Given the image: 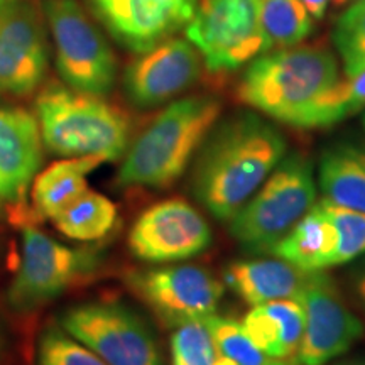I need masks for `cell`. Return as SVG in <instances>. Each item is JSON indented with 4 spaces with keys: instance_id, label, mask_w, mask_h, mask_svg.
<instances>
[{
    "instance_id": "6da1fadb",
    "label": "cell",
    "mask_w": 365,
    "mask_h": 365,
    "mask_svg": "<svg viewBox=\"0 0 365 365\" xmlns=\"http://www.w3.org/2000/svg\"><path fill=\"white\" fill-rule=\"evenodd\" d=\"M287 140L276 125L254 112L217 122L196 153L191 193L218 222L232 217L286 156Z\"/></svg>"
},
{
    "instance_id": "7a4b0ae2",
    "label": "cell",
    "mask_w": 365,
    "mask_h": 365,
    "mask_svg": "<svg viewBox=\"0 0 365 365\" xmlns=\"http://www.w3.org/2000/svg\"><path fill=\"white\" fill-rule=\"evenodd\" d=\"M220 113V100L210 95L171 102L129 145L115 185L120 188H170L188 170Z\"/></svg>"
},
{
    "instance_id": "3957f363",
    "label": "cell",
    "mask_w": 365,
    "mask_h": 365,
    "mask_svg": "<svg viewBox=\"0 0 365 365\" xmlns=\"http://www.w3.org/2000/svg\"><path fill=\"white\" fill-rule=\"evenodd\" d=\"M339 80V61L330 49L293 46L252 59L237 85V100L281 124L299 127Z\"/></svg>"
},
{
    "instance_id": "277c9868",
    "label": "cell",
    "mask_w": 365,
    "mask_h": 365,
    "mask_svg": "<svg viewBox=\"0 0 365 365\" xmlns=\"http://www.w3.org/2000/svg\"><path fill=\"white\" fill-rule=\"evenodd\" d=\"M36 117L46 149L56 156L117 161L130 145L129 113L100 95L49 85L36 98Z\"/></svg>"
},
{
    "instance_id": "5b68a950",
    "label": "cell",
    "mask_w": 365,
    "mask_h": 365,
    "mask_svg": "<svg viewBox=\"0 0 365 365\" xmlns=\"http://www.w3.org/2000/svg\"><path fill=\"white\" fill-rule=\"evenodd\" d=\"M312 159L286 154L261 188L228 222V232L245 252L266 254L317 203Z\"/></svg>"
},
{
    "instance_id": "8992f818",
    "label": "cell",
    "mask_w": 365,
    "mask_h": 365,
    "mask_svg": "<svg viewBox=\"0 0 365 365\" xmlns=\"http://www.w3.org/2000/svg\"><path fill=\"white\" fill-rule=\"evenodd\" d=\"M59 327L108 365H164L156 333L130 307L90 301L59 314Z\"/></svg>"
},
{
    "instance_id": "52a82bcc",
    "label": "cell",
    "mask_w": 365,
    "mask_h": 365,
    "mask_svg": "<svg viewBox=\"0 0 365 365\" xmlns=\"http://www.w3.org/2000/svg\"><path fill=\"white\" fill-rule=\"evenodd\" d=\"M44 12L61 80L83 93L107 95L117 80V59L103 34L76 0H48Z\"/></svg>"
},
{
    "instance_id": "ba28073f",
    "label": "cell",
    "mask_w": 365,
    "mask_h": 365,
    "mask_svg": "<svg viewBox=\"0 0 365 365\" xmlns=\"http://www.w3.org/2000/svg\"><path fill=\"white\" fill-rule=\"evenodd\" d=\"M21 262L9 286L7 299L14 309L31 312L63 294L100 264L91 249H73L26 225L22 228Z\"/></svg>"
},
{
    "instance_id": "9c48e42d",
    "label": "cell",
    "mask_w": 365,
    "mask_h": 365,
    "mask_svg": "<svg viewBox=\"0 0 365 365\" xmlns=\"http://www.w3.org/2000/svg\"><path fill=\"white\" fill-rule=\"evenodd\" d=\"M185 33L210 73L239 70L266 53L259 0H198Z\"/></svg>"
},
{
    "instance_id": "30bf717a",
    "label": "cell",
    "mask_w": 365,
    "mask_h": 365,
    "mask_svg": "<svg viewBox=\"0 0 365 365\" xmlns=\"http://www.w3.org/2000/svg\"><path fill=\"white\" fill-rule=\"evenodd\" d=\"M125 282L168 328L203 322L215 314L225 294V282L193 264L135 269L127 272Z\"/></svg>"
},
{
    "instance_id": "8fae6325",
    "label": "cell",
    "mask_w": 365,
    "mask_h": 365,
    "mask_svg": "<svg viewBox=\"0 0 365 365\" xmlns=\"http://www.w3.org/2000/svg\"><path fill=\"white\" fill-rule=\"evenodd\" d=\"M212 227L193 205L170 198L144 210L129 232V250L139 261L170 264L188 261L212 245Z\"/></svg>"
},
{
    "instance_id": "7c38bea8",
    "label": "cell",
    "mask_w": 365,
    "mask_h": 365,
    "mask_svg": "<svg viewBox=\"0 0 365 365\" xmlns=\"http://www.w3.org/2000/svg\"><path fill=\"white\" fill-rule=\"evenodd\" d=\"M304 331L296 352L298 365H327L362 339L365 327L325 271H317L304 293Z\"/></svg>"
},
{
    "instance_id": "4fadbf2b",
    "label": "cell",
    "mask_w": 365,
    "mask_h": 365,
    "mask_svg": "<svg viewBox=\"0 0 365 365\" xmlns=\"http://www.w3.org/2000/svg\"><path fill=\"white\" fill-rule=\"evenodd\" d=\"M48 39L31 0H0V93L27 97L48 71Z\"/></svg>"
},
{
    "instance_id": "5bb4252c",
    "label": "cell",
    "mask_w": 365,
    "mask_h": 365,
    "mask_svg": "<svg viewBox=\"0 0 365 365\" xmlns=\"http://www.w3.org/2000/svg\"><path fill=\"white\" fill-rule=\"evenodd\" d=\"M200 75L202 56L198 49L190 41L171 38L129 63L122 85L134 107L154 108L193 86Z\"/></svg>"
},
{
    "instance_id": "9a60e30c",
    "label": "cell",
    "mask_w": 365,
    "mask_h": 365,
    "mask_svg": "<svg viewBox=\"0 0 365 365\" xmlns=\"http://www.w3.org/2000/svg\"><path fill=\"white\" fill-rule=\"evenodd\" d=\"M90 4L117 43L140 54L188 26L198 0H90Z\"/></svg>"
},
{
    "instance_id": "2e32d148",
    "label": "cell",
    "mask_w": 365,
    "mask_h": 365,
    "mask_svg": "<svg viewBox=\"0 0 365 365\" xmlns=\"http://www.w3.org/2000/svg\"><path fill=\"white\" fill-rule=\"evenodd\" d=\"M38 117L22 108H0V202L24 203L43 163Z\"/></svg>"
},
{
    "instance_id": "e0dca14e",
    "label": "cell",
    "mask_w": 365,
    "mask_h": 365,
    "mask_svg": "<svg viewBox=\"0 0 365 365\" xmlns=\"http://www.w3.org/2000/svg\"><path fill=\"white\" fill-rule=\"evenodd\" d=\"M314 272L279 257L249 259L228 264L223 281L240 299L257 307L271 301L299 299Z\"/></svg>"
},
{
    "instance_id": "ac0fdd59",
    "label": "cell",
    "mask_w": 365,
    "mask_h": 365,
    "mask_svg": "<svg viewBox=\"0 0 365 365\" xmlns=\"http://www.w3.org/2000/svg\"><path fill=\"white\" fill-rule=\"evenodd\" d=\"M242 325L269 359L294 360L304 331V308L299 299L257 304L245 314Z\"/></svg>"
},
{
    "instance_id": "d6986e66",
    "label": "cell",
    "mask_w": 365,
    "mask_h": 365,
    "mask_svg": "<svg viewBox=\"0 0 365 365\" xmlns=\"http://www.w3.org/2000/svg\"><path fill=\"white\" fill-rule=\"evenodd\" d=\"M318 188L327 202L365 213V149L352 143L327 145L318 161Z\"/></svg>"
},
{
    "instance_id": "ffe728a7",
    "label": "cell",
    "mask_w": 365,
    "mask_h": 365,
    "mask_svg": "<svg viewBox=\"0 0 365 365\" xmlns=\"http://www.w3.org/2000/svg\"><path fill=\"white\" fill-rule=\"evenodd\" d=\"M336 232L322 203L317 202L269 254L304 271H327L333 267Z\"/></svg>"
},
{
    "instance_id": "44dd1931",
    "label": "cell",
    "mask_w": 365,
    "mask_h": 365,
    "mask_svg": "<svg viewBox=\"0 0 365 365\" xmlns=\"http://www.w3.org/2000/svg\"><path fill=\"white\" fill-rule=\"evenodd\" d=\"M102 163L103 159L97 156L65 158L38 173L31 186L36 215L51 220L58 217L88 191L86 176Z\"/></svg>"
},
{
    "instance_id": "7402d4cb",
    "label": "cell",
    "mask_w": 365,
    "mask_h": 365,
    "mask_svg": "<svg viewBox=\"0 0 365 365\" xmlns=\"http://www.w3.org/2000/svg\"><path fill=\"white\" fill-rule=\"evenodd\" d=\"M259 19L266 53L298 46L313 27L301 0H259Z\"/></svg>"
},
{
    "instance_id": "603a6c76",
    "label": "cell",
    "mask_w": 365,
    "mask_h": 365,
    "mask_svg": "<svg viewBox=\"0 0 365 365\" xmlns=\"http://www.w3.org/2000/svg\"><path fill=\"white\" fill-rule=\"evenodd\" d=\"M54 225L68 239L91 242L102 239L117 222V207L107 196L88 190L58 217Z\"/></svg>"
},
{
    "instance_id": "cb8c5ba5",
    "label": "cell",
    "mask_w": 365,
    "mask_h": 365,
    "mask_svg": "<svg viewBox=\"0 0 365 365\" xmlns=\"http://www.w3.org/2000/svg\"><path fill=\"white\" fill-rule=\"evenodd\" d=\"M365 108V70L345 76L309 108L298 129H325Z\"/></svg>"
},
{
    "instance_id": "d4e9b609",
    "label": "cell",
    "mask_w": 365,
    "mask_h": 365,
    "mask_svg": "<svg viewBox=\"0 0 365 365\" xmlns=\"http://www.w3.org/2000/svg\"><path fill=\"white\" fill-rule=\"evenodd\" d=\"M170 349L171 365H235L217 349L205 319L175 328Z\"/></svg>"
},
{
    "instance_id": "484cf974",
    "label": "cell",
    "mask_w": 365,
    "mask_h": 365,
    "mask_svg": "<svg viewBox=\"0 0 365 365\" xmlns=\"http://www.w3.org/2000/svg\"><path fill=\"white\" fill-rule=\"evenodd\" d=\"M333 43L340 54L345 76L365 70V0H355L335 22Z\"/></svg>"
},
{
    "instance_id": "4316f807",
    "label": "cell",
    "mask_w": 365,
    "mask_h": 365,
    "mask_svg": "<svg viewBox=\"0 0 365 365\" xmlns=\"http://www.w3.org/2000/svg\"><path fill=\"white\" fill-rule=\"evenodd\" d=\"M205 323L220 354L235 365H267L272 360L250 340L244 325L237 319L212 314Z\"/></svg>"
},
{
    "instance_id": "83f0119b",
    "label": "cell",
    "mask_w": 365,
    "mask_h": 365,
    "mask_svg": "<svg viewBox=\"0 0 365 365\" xmlns=\"http://www.w3.org/2000/svg\"><path fill=\"white\" fill-rule=\"evenodd\" d=\"M327 217L336 232V249L333 255V267L349 264L365 254V213L349 210L339 205L319 200Z\"/></svg>"
},
{
    "instance_id": "f1b7e54d",
    "label": "cell",
    "mask_w": 365,
    "mask_h": 365,
    "mask_svg": "<svg viewBox=\"0 0 365 365\" xmlns=\"http://www.w3.org/2000/svg\"><path fill=\"white\" fill-rule=\"evenodd\" d=\"M39 365H108L93 350L73 339L61 327L48 325L38 344Z\"/></svg>"
},
{
    "instance_id": "f546056e",
    "label": "cell",
    "mask_w": 365,
    "mask_h": 365,
    "mask_svg": "<svg viewBox=\"0 0 365 365\" xmlns=\"http://www.w3.org/2000/svg\"><path fill=\"white\" fill-rule=\"evenodd\" d=\"M352 291L359 308L362 309V313L365 314V261L354 271Z\"/></svg>"
},
{
    "instance_id": "4dcf8cb0",
    "label": "cell",
    "mask_w": 365,
    "mask_h": 365,
    "mask_svg": "<svg viewBox=\"0 0 365 365\" xmlns=\"http://www.w3.org/2000/svg\"><path fill=\"white\" fill-rule=\"evenodd\" d=\"M307 7V11L313 19H322L325 16L328 6L331 4V0H301Z\"/></svg>"
},
{
    "instance_id": "1f68e13d",
    "label": "cell",
    "mask_w": 365,
    "mask_h": 365,
    "mask_svg": "<svg viewBox=\"0 0 365 365\" xmlns=\"http://www.w3.org/2000/svg\"><path fill=\"white\" fill-rule=\"evenodd\" d=\"M333 365H365V359H362V357L341 359V360H339V362H335Z\"/></svg>"
},
{
    "instance_id": "d6a6232c",
    "label": "cell",
    "mask_w": 365,
    "mask_h": 365,
    "mask_svg": "<svg viewBox=\"0 0 365 365\" xmlns=\"http://www.w3.org/2000/svg\"><path fill=\"white\" fill-rule=\"evenodd\" d=\"M267 365H298L296 364V360H271Z\"/></svg>"
},
{
    "instance_id": "836d02e7",
    "label": "cell",
    "mask_w": 365,
    "mask_h": 365,
    "mask_svg": "<svg viewBox=\"0 0 365 365\" xmlns=\"http://www.w3.org/2000/svg\"><path fill=\"white\" fill-rule=\"evenodd\" d=\"M350 2H355V0H331V6L333 7H344V6H346V4H350Z\"/></svg>"
},
{
    "instance_id": "e575fe53",
    "label": "cell",
    "mask_w": 365,
    "mask_h": 365,
    "mask_svg": "<svg viewBox=\"0 0 365 365\" xmlns=\"http://www.w3.org/2000/svg\"><path fill=\"white\" fill-rule=\"evenodd\" d=\"M364 125H365V118H364Z\"/></svg>"
}]
</instances>
